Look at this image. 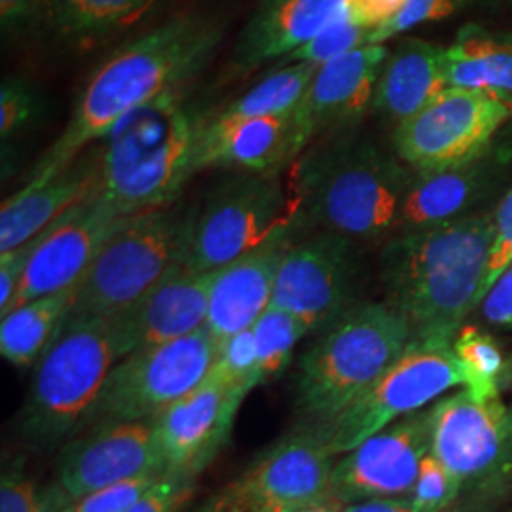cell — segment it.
<instances>
[{
	"label": "cell",
	"mask_w": 512,
	"mask_h": 512,
	"mask_svg": "<svg viewBox=\"0 0 512 512\" xmlns=\"http://www.w3.org/2000/svg\"><path fill=\"white\" fill-rule=\"evenodd\" d=\"M222 37L219 19L183 14L120 46L86 80L67 126L27 181L46 179L69 167L131 110L164 93L183 92L209 65Z\"/></svg>",
	"instance_id": "1"
},
{
	"label": "cell",
	"mask_w": 512,
	"mask_h": 512,
	"mask_svg": "<svg viewBox=\"0 0 512 512\" xmlns=\"http://www.w3.org/2000/svg\"><path fill=\"white\" fill-rule=\"evenodd\" d=\"M494 236V211H478L385 241V304L408 323L412 342L452 346L476 308Z\"/></svg>",
	"instance_id": "2"
},
{
	"label": "cell",
	"mask_w": 512,
	"mask_h": 512,
	"mask_svg": "<svg viewBox=\"0 0 512 512\" xmlns=\"http://www.w3.org/2000/svg\"><path fill=\"white\" fill-rule=\"evenodd\" d=\"M414 171L365 135L349 133L306 150L294 164L300 228L319 226L351 241L391 239Z\"/></svg>",
	"instance_id": "3"
},
{
	"label": "cell",
	"mask_w": 512,
	"mask_h": 512,
	"mask_svg": "<svg viewBox=\"0 0 512 512\" xmlns=\"http://www.w3.org/2000/svg\"><path fill=\"white\" fill-rule=\"evenodd\" d=\"M202 122L183 92L164 93L126 114L99 148L105 202L120 217L171 207L196 173Z\"/></svg>",
	"instance_id": "4"
},
{
	"label": "cell",
	"mask_w": 512,
	"mask_h": 512,
	"mask_svg": "<svg viewBox=\"0 0 512 512\" xmlns=\"http://www.w3.org/2000/svg\"><path fill=\"white\" fill-rule=\"evenodd\" d=\"M412 342L410 327L385 302L353 304L300 357L296 412L310 425L338 418Z\"/></svg>",
	"instance_id": "5"
},
{
	"label": "cell",
	"mask_w": 512,
	"mask_h": 512,
	"mask_svg": "<svg viewBox=\"0 0 512 512\" xmlns=\"http://www.w3.org/2000/svg\"><path fill=\"white\" fill-rule=\"evenodd\" d=\"M116 363L109 317L67 319L38 359L19 412L23 439L52 448L80 433Z\"/></svg>",
	"instance_id": "6"
},
{
	"label": "cell",
	"mask_w": 512,
	"mask_h": 512,
	"mask_svg": "<svg viewBox=\"0 0 512 512\" xmlns=\"http://www.w3.org/2000/svg\"><path fill=\"white\" fill-rule=\"evenodd\" d=\"M293 228H300L298 205L281 173H238L184 215L177 262L188 272L213 274Z\"/></svg>",
	"instance_id": "7"
},
{
	"label": "cell",
	"mask_w": 512,
	"mask_h": 512,
	"mask_svg": "<svg viewBox=\"0 0 512 512\" xmlns=\"http://www.w3.org/2000/svg\"><path fill=\"white\" fill-rule=\"evenodd\" d=\"M183 226L171 207L122 220L78 281L69 319H110L133 306L177 262Z\"/></svg>",
	"instance_id": "8"
},
{
	"label": "cell",
	"mask_w": 512,
	"mask_h": 512,
	"mask_svg": "<svg viewBox=\"0 0 512 512\" xmlns=\"http://www.w3.org/2000/svg\"><path fill=\"white\" fill-rule=\"evenodd\" d=\"M219 344L202 329L162 346L135 351L110 368L84 427L152 421L205 382Z\"/></svg>",
	"instance_id": "9"
},
{
	"label": "cell",
	"mask_w": 512,
	"mask_h": 512,
	"mask_svg": "<svg viewBox=\"0 0 512 512\" xmlns=\"http://www.w3.org/2000/svg\"><path fill=\"white\" fill-rule=\"evenodd\" d=\"M456 385H463V378L452 346L410 342L403 355L338 418L311 427L334 456H344Z\"/></svg>",
	"instance_id": "10"
},
{
	"label": "cell",
	"mask_w": 512,
	"mask_h": 512,
	"mask_svg": "<svg viewBox=\"0 0 512 512\" xmlns=\"http://www.w3.org/2000/svg\"><path fill=\"white\" fill-rule=\"evenodd\" d=\"M511 118V101L499 95L448 88L395 128L393 148L412 171L446 169L486 152Z\"/></svg>",
	"instance_id": "11"
},
{
	"label": "cell",
	"mask_w": 512,
	"mask_h": 512,
	"mask_svg": "<svg viewBox=\"0 0 512 512\" xmlns=\"http://www.w3.org/2000/svg\"><path fill=\"white\" fill-rule=\"evenodd\" d=\"M431 410V454L465 488L484 490L512 473V406L478 401L465 389Z\"/></svg>",
	"instance_id": "12"
},
{
	"label": "cell",
	"mask_w": 512,
	"mask_h": 512,
	"mask_svg": "<svg viewBox=\"0 0 512 512\" xmlns=\"http://www.w3.org/2000/svg\"><path fill=\"white\" fill-rule=\"evenodd\" d=\"M431 452V410L423 408L391 423L334 467L332 501L346 507L368 499L406 497Z\"/></svg>",
	"instance_id": "13"
},
{
	"label": "cell",
	"mask_w": 512,
	"mask_h": 512,
	"mask_svg": "<svg viewBox=\"0 0 512 512\" xmlns=\"http://www.w3.org/2000/svg\"><path fill=\"white\" fill-rule=\"evenodd\" d=\"M355 241L334 232H319L293 243L275 281L272 308L304 319L319 332L349 308L357 272Z\"/></svg>",
	"instance_id": "14"
},
{
	"label": "cell",
	"mask_w": 512,
	"mask_h": 512,
	"mask_svg": "<svg viewBox=\"0 0 512 512\" xmlns=\"http://www.w3.org/2000/svg\"><path fill=\"white\" fill-rule=\"evenodd\" d=\"M124 219L97 192L55 220L33 239L25 274L8 311L78 285L103 243Z\"/></svg>",
	"instance_id": "15"
},
{
	"label": "cell",
	"mask_w": 512,
	"mask_h": 512,
	"mask_svg": "<svg viewBox=\"0 0 512 512\" xmlns=\"http://www.w3.org/2000/svg\"><path fill=\"white\" fill-rule=\"evenodd\" d=\"M59 486L80 501L116 482L165 473L152 421L105 423L67 440L57 456Z\"/></svg>",
	"instance_id": "16"
},
{
	"label": "cell",
	"mask_w": 512,
	"mask_h": 512,
	"mask_svg": "<svg viewBox=\"0 0 512 512\" xmlns=\"http://www.w3.org/2000/svg\"><path fill=\"white\" fill-rule=\"evenodd\" d=\"M247 393L207 376L200 387L152 420L165 473L198 478L228 442Z\"/></svg>",
	"instance_id": "17"
},
{
	"label": "cell",
	"mask_w": 512,
	"mask_h": 512,
	"mask_svg": "<svg viewBox=\"0 0 512 512\" xmlns=\"http://www.w3.org/2000/svg\"><path fill=\"white\" fill-rule=\"evenodd\" d=\"M311 139L296 109L251 120H203L196 173L215 167L258 175L281 173L298 162Z\"/></svg>",
	"instance_id": "18"
},
{
	"label": "cell",
	"mask_w": 512,
	"mask_h": 512,
	"mask_svg": "<svg viewBox=\"0 0 512 512\" xmlns=\"http://www.w3.org/2000/svg\"><path fill=\"white\" fill-rule=\"evenodd\" d=\"M211 283L213 274H194L175 262L133 306L110 317L118 361L202 329L209 313Z\"/></svg>",
	"instance_id": "19"
},
{
	"label": "cell",
	"mask_w": 512,
	"mask_h": 512,
	"mask_svg": "<svg viewBox=\"0 0 512 512\" xmlns=\"http://www.w3.org/2000/svg\"><path fill=\"white\" fill-rule=\"evenodd\" d=\"M511 167L512 145L494 143L469 162L425 173L414 171L397 234L475 215L505 181Z\"/></svg>",
	"instance_id": "20"
},
{
	"label": "cell",
	"mask_w": 512,
	"mask_h": 512,
	"mask_svg": "<svg viewBox=\"0 0 512 512\" xmlns=\"http://www.w3.org/2000/svg\"><path fill=\"white\" fill-rule=\"evenodd\" d=\"M334 458L323 437L304 423L268 448L239 480L264 499L296 511L332 499Z\"/></svg>",
	"instance_id": "21"
},
{
	"label": "cell",
	"mask_w": 512,
	"mask_h": 512,
	"mask_svg": "<svg viewBox=\"0 0 512 512\" xmlns=\"http://www.w3.org/2000/svg\"><path fill=\"white\" fill-rule=\"evenodd\" d=\"M296 230L275 236L262 247L213 272L205 327L219 348L230 338L251 329L270 308L277 272L294 243Z\"/></svg>",
	"instance_id": "22"
},
{
	"label": "cell",
	"mask_w": 512,
	"mask_h": 512,
	"mask_svg": "<svg viewBox=\"0 0 512 512\" xmlns=\"http://www.w3.org/2000/svg\"><path fill=\"white\" fill-rule=\"evenodd\" d=\"M346 16V0H262L239 35L226 76L241 78L272 59L291 57Z\"/></svg>",
	"instance_id": "23"
},
{
	"label": "cell",
	"mask_w": 512,
	"mask_h": 512,
	"mask_svg": "<svg viewBox=\"0 0 512 512\" xmlns=\"http://www.w3.org/2000/svg\"><path fill=\"white\" fill-rule=\"evenodd\" d=\"M387 55L382 44H368L317 69L296 107L311 137L327 129L353 128L372 109Z\"/></svg>",
	"instance_id": "24"
},
{
	"label": "cell",
	"mask_w": 512,
	"mask_h": 512,
	"mask_svg": "<svg viewBox=\"0 0 512 512\" xmlns=\"http://www.w3.org/2000/svg\"><path fill=\"white\" fill-rule=\"evenodd\" d=\"M101 188L99 150H86L52 177L25 181L0 209V255L37 238L67 211L95 196Z\"/></svg>",
	"instance_id": "25"
},
{
	"label": "cell",
	"mask_w": 512,
	"mask_h": 512,
	"mask_svg": "<svg viewBox=\"0 0 512 512\" xmlns=\"http://www.w3.org/2000/svg\"><path fill=\"white\" fill-rule=\"evenodd\" d=\"M446 90V48L404 38L385 59L372 110L397 128Z\"/></svg>",
	"instance_id": "26"
},
{
	"label": "cell",
	"mask_w": 512,
	"mask_h": 512,
	"mask_svg": "<svg viewBox=\"0 0 512 512\" xmlns=\"http://www.w3.org/2000/svg\"><path fill=\"white\" fill-rule=\"evenodd\" d=\"M448 88L499 95L512 103V33L467 23L446 48Z\"/></svg>",
	"instance_id": "27"
},
{
	"label": "cell",
	"mask_w": 512,
	"mask_h": 512,
	"mask_svg": "<svg viewBox=\"0 0 512 512\" xmlns=\"http://www.w3.org/2000/svg\"><path fill=\"white\" fill-rule=\"evenodd\" d=\"M76 287L40 296L2 315L0 353L8 363L14 366L37 363L69 319Z\"/></svg>",
	"instance_id": "28"
},
{
	"label": "cell",
	"mask_w": 512,
	"mask_h": 512,
	"mask_svg": "<svg viewBox=\"0 0 512 512\" xmlns=\"http://www.w3.org/2000/svg\"><path fill=\"white\" fill-rule=\"evenodd\" d=\"M154 0H48L44 25L54 37L88 46L139 18Z\"/></svg>",
	"instance_id": "29"
},
{
	"label": "cell",
	"mask_w": 512,
	"mask_h": 512,
	"mask_svg": "<svg viewBox=\"0 0 512 512\" xmlns=\"http://www.w3.org/2000/svg\"><path fill=\"white\" fill-rule=\"evenodd\" d=\"M319 67L311 63H287L283 69L262 78L249 92L234 99L213 118L251 120L293 112L304 99Z\"/></svg>",
	"instance_id": "30"
},
{
	"label": "cell",
	"mask_w": 512,
	"mask_h": 512,
	"mask_svg": "<svg viewBox=\"0 0 512 512\" xmlns=\"http://www.w3.org/2000/svg\"><path fill=\"white\" fill-rule=\"evenodd\" d=\"M452 349L465 391L478 401L499 399L509 363L494 336L478 327L463 325L452 342Z\"/></svg>",
	"instance_id": "31"
},
{
	"label": "cell",
	"mask_w": 512,
	"mask_h": 512,
	"mask_svg": "<svg viewBox=\"0 0 512 512\" xmlns=\"http://www.w3.org/2000/svg\"><path fill=\"white\" fill-rule=\"evenodd\" d=\"M255 338L258 380L266 384L287 370L296 344L310 334V325L298 315L277 308L264 311L251 327Z\"/></svg>",
	"instance_id": "32"
},
{
	"label": "cell",
	"mask_w": 512,
	"mask_h": 512,
	"mask_svg": "<svg viewBox=\"0 0 512 512\" xmlns=\"http://www.w3.org/2000/svg\"><path fill=\"white\" fill-rule=\"evenodd\" d=\"M46 109L35 84L21 76H8L0 84V139L2 145L33 128Z\"/></svg>",
	"instance_id": "33"
},
{
	"label": "cell",
	"mask_w": 512,
	"mask_h": 512,
	"mask_svg": "<svg viewBox=\"0 0 512 512\" xmlns=\"http://www.w3.org/2000/svg\"><path fill=\"white\" fill-rule=\"evenodd\" d=\"M74 503L59 482L38 490L23 469H10L2 475L0 512H63Z\"/></svg>",
	"instance_id": "34"
},
{
	"label": "cell",
	"mask_w": 512,
	"mask_h": 512,
	"mask_svg": "<svg viewBox=\"0 0 512 512\" xmlns=\"http://www.w3.org/2000/svg\"><path fill=\"white\" fill-rule=\"evenodd\" d=\"M368 35H370L368 29L355 25L346 16L334 21L325 31H321L308 44H304L291 57H287V63H311L315 67H321L342 55L351 54L363 46H368Z\"/></svg>",
	"instance_id": "35"
},
{
	"label": "cell",
	"mask_w": 512,
	"mask_h": 512,
	"mask_svg": "<svg viewBox=\"0 0 512 512\" xmlns=\"http://www.w3.org/2000/svg\"><path fill=\"white\" fill-rule=\"evenodd\" d=\"M463 492V486L448 467L431 452L421 463L412 494L406 495L416 512H446Z\"/></svg>",
	"instance_id": "36"
},
{
	"label": "cell",
	"mask_w": 512,
	"mask_h": 512,
	"mask_svg": "<svg viewBox=\"0 0 512 512\" xmlns=\"http://www.w3.org/2000/svg\"><path fill=\"white\" fill-rule=\"evenodd\" d=\"M211 376L247 395L256 385H260L255 338L251 329L230 338L220 346L219 357L211 370Z\"/></svg>",
	"instance_id": "37"
},
{
	"label": "cell",
	"mask_w": 512,
	"mask_h": 512,
	"mask_svg": "<svg viewBox=\"0 0 512 512\" xmlns=\"http://www.w3.org/2000/svg\"><path fill=\"white\" fill-rule=\"evenodd\" d=\"M467 2L469 0H408L395 18L370 31L368 44H384L423 23L452 18L467 6Z\"/></svg>",
	"instance_id": "38"
},
{
	"label": "cell",
	"mask_w": 512,
	"mask_h": 512,
	"mask_svg": "<svg viewBox=\"0 0 512 512\" xmlns=\"http://www.w3.org/2000/svg\"><path fill=\"white\" fill-rule=\"evenodd\" d=\"M164 475L165 473H150L116 482L76 501L73 512H126L148 490H152Z\"/></svg>",
	"instance_id": "39"
},
{
	"label": "cell",
	"mask_w": 512,
	"mask_h": 512,
	"mask_svg": "<svg viewBox=\"0 0 512 512\" xmlns=\"http://www.w3.org/2000/svg\"><path fill=\"white\" fill-rule=\"evenodd\" d=\"M494 224V245H492V253L488 260V270H486L484 281H482L480 291L476 296V308L480 306L486 293L492 289L495 279L512 262V186L495 207Z\"/></svg>",
	"instance_id": "40"
},
{
	"label": "cell",
	"mask_w": 512,
	"mask_h": 512,
	"mask_svg": "<svg viewBox=\"0 0 512 512\" xmlns=\"http://www.w3.org/2000/svg\"><path fill=\"white\" fill-rule=\"evenodd\" d=\"M194 490V476L165 473L162 480L126 512H181Z\"/></svg>",
	"instance_id": "41"
},
{
	"label": "cell",
	"mask_w": 512,
	"mask_h": 512,
	"mask_svg": "<svg viewBox=\"0 0 512 512\" xmlns=\"http://www.w3.org/2000/svg\"><path fill=\"white\" fill-rule=\"evenodd\" d=\"M194 512H293L274 501L264 499L251 488H247L241 480H236L222 488L217 494L211 495L203 505Z\"/></svg>",
	"instance_id": "42"
},
{
	"label": "cell",
	"mask_w": 512,
	"mask_h": 512,
	"mask_svg": "<svg viewBox=\"0 0 512 512\" xmlns=\"http://www.w3.org/2000/svg\"><path fill=\"white\" fill-rule=\"evenodd\" d=\"M476 310L490 329L512 330V262L495 279Z\"/></svg>",
	"instance_id": "43"
},
{
	"label": "cell",
	"mask_w": 512,
	"mask_h": 512,
	"mask_svg": "<svg viewBox=\"0 0 512 512\" xmlns=\"http://www.w3.org/2000/svg\"><path fill=\"white\" fill-rule=\"evenodd\" d=\"M48 0H0L2 38L19 37L27 29L44 21Z\"/></svg>",
	"instance_id": "44"
},
{
	"label": "cell",
	"mask_w": 512,
	"mask_h": 512,
	"mask_svg": "<svg viewBox=\"0 0 512 512\" xmlns=\"http://www.w3.org/2000/svg\"><path fill=\"white\" fill-rule=\"evenodd\" d=\"M33 241L27 245L0 255V313L10 310L25 274Z\"/></svg>",
	"instance_id": "45"
},
{
	"label": "cell",
	"mask_w": 512,
	"mask_h": 512,
	"mask_svg": "<svg viewBox=\"0 0 512 512\" xmlns=\"http://www.w3.org/2000/svg\"><path fill=\"white\" fill-rule=\"evenodd\" d=\"M408 0H346L348 18L368 31L382 27L395 18Z\"/></svg>",
	"instance_id": "46"
},
{
	"label": "cell",
	"mask_w": 512,
	"mask_h": 512,
	"mask_svg": "<svg viewBox=\"0 0 512 512\" xmlns=\"http://www.w3.org/2000/svg\"><path fill=\"white\" fill-rule=\"evenodd\" d=\"M344 512H416L408 497H385L368 499L361 503L346 505Z\"/></svg>",
	"instance_id": "47"
},
{
	"label": "cell",
	"mask_w": 512,
	"mask_h": 512,
	"mask_svg": "<svg viewBox=\"0 0 512 512\" xmlns=\"http://www.w3.org/2000/svg\"><path fill=\"white\" fill-rule=\"evenodd\" d=\"M293 512H344V507L338 505L336 501H323V503H315V505H308V507H300Z\"/></svg>",
	"instance_id": "48"
},
{
	"label": "cell",
	"mask_w": 512,
	"mask_h": 512,
	"mask_svg": "<svg viewBox=\"0 0 512 512\" xmlns=\"http://www.w3.org/2000/svg\"><path fill=\"white\" fill-rule=\"evenodd\" d=\"M63 512H73V505H71V507H69V509H65V511Z\"/></svg>",
	"instance_id": "49"
}]
</instances>
